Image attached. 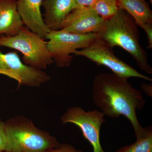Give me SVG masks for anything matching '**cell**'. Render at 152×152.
<instances>
[{"mask_svg": "<svg viewBox=\"0 0 152 152\" xmlns=\"http://www.w3.org/2000/svg\"><path fill=\"white\" fill-rule=\"evenodd\" d=\"M105 116L96 109L86 111L80 107H73L67 109L61 121L63 124L71 123L78 127L83 136L92 146L93 152H105L100 139L101 126L106 121Z\"/></svg>", "mask_w": 152, "mask_h": 152, "instance_id": "7", "label": "cell"}, {"mask_svg": "<svg viewBox=\"0 0 152 152\" xmlns=\"http://www.w3.org/2000/svg\"><path fill=\"white\" fill-rule=\"evenodd\" d=\"M77 56L84 57L99 65L105 66L119 77L129 78H139L152 81V79L142 75L133 67L120 59L114 54L113 48L98 37L89 45L73 53Z\"/></svg>", "mask_w": 152, "mask_h": 152, "instance_id": "6", "label": "cell"}, {"mask_svg": "<svg viewBox=\"0 0 152 152\" xmlns=\"http://www.w3.org/2000/svg\"><path fill=\"white\" fill-rule=\"evenodd\" d=\"M92 7L106 20L113 16L119 9L117 0H97Z\"/></svg>", "mask_w": 152, "mask_h": 152, "instance_id": "15", "label": "cell"}, {"mask_svg": "<svg viewBox=\"0 0 152 152\" xmlns=\"http://www.w3.org/2000/svg\"><path fill=\"white\" fill-rule=\"evenodd\" d=\"M105 21L92 7H76L68 14L60 30L77 34L98 33Z\"/></svg>", "mask_w": 152, "mask_h": 152, "instance_id": "9", "label": "cell"}, {"mask_svg": "<svg viewBox=\"0 0 152 152\" xmlns=\"http://www.w3.org/2000/svg\"><path fill=\"white\" fill-rule=\"evenodd\" d=\"M75 8L80 7H92L97 0H74Z\"/></svg>", "mask_w": 152, "mask_h": 152, "instance_id": "18", "label": "cell"}, {"mask_svg": "<svg viewBox=\"0 0 152 152\" xmlns=\"http://www.w3.org/2000/svg\"><path fill=\"white\" fill-rule=\"evenodd\" d=\"M97 33L77 34L62 30L50 31L45 39L54 63L62 68L70 66L73 57L72 54L78 49L86 48L98 38Z\"/></svg>", "mask_w": 152, "mask_h": 152, "instance_id": "5", "label": "cell"}, {"mask_svg": "<svg viewBox=\"0 0 152 152\" xmlns=\"http://www.w3.org/2000/svg\"><path fill=\"white\" fill-rule=\"evenodd\" d=\"M146 133L141 138L132 145L121 147L114 152H152V126L145 127Z\"/></svg>", "mask_w": 152, "mask_h": 152, "instance_id": "14", "label": "cell"}, {"mask_svg": "<svg viewBox=\"0 0 152 152\" xmlns=\"http://www.w3.org/2000/svg\"><path fill=\"white\" fill-rule=\"evenodd\" d=\"M48 152H83L76 149L72 145L66 143L61 144L58 148L50 150Z\"/></svg>", "mask_w": 152, "mask_h": 152, "instance_id": "17", "label": "cell"}, {"mask_svg": "<svg viewBox=\"0 0 152 152\" xmlns=\"http://www.w3.org/2000/svg\"><path fill=\"white\" fill-rule=\"evenodd\" d=\"M7 145V135H6L5 123L0 119V151L4 152L6 149Z\"/></svg>", "mask_w": 152, "mask_h": 152, "instance_id": "16", "label": "cell"}, {"mask_svg": "<svg viewBox=\"0 0 152 152\" xmlns=\"http://www.w3.org/2000/svg\"><path fill=\"white\" fill-rule=\"evenodd\" d=\"M42 6L44 21L50 31L61 29L68 14L75 8L74 0H45Z\"/></svg>", "mask_w": 152, "mask_h": 152, "instance_id": "11", "label": "cell"}, {"mask_svg": "<svg viewBox=\"0 0 152 152\" xmlns=\"http://www.w3.org/2000/svg\"><path fill=\"white\" fill-rule=\"evenodd\" d=\"M5 126L7 145L3 152H48L61 145L56 137L21 116L8 120Z\"/></svg>", "mask_w": 152, "mask_h": 152, "instance_id": "3", "label": "cell"}, {"mask_svg": "<svg viewBox=\"0 0 152 152\" xmlns=\"http://www.w3.org/2000/svg\"><path fill=\"white\" fill-rule=\"evenodd\" d=\"M0 75L7 76L18 83V87L38 88L49 81L50 77L41 70L26 65L15 52H0Z\"/></svg>", "mask_w": 152, "mask_h": 152, "instance_id": "8", "label": "cell"}, {"mask_svg": "<svg viewBox=\"0 0 152 152\" xmlns=\"http://www.w3.org/2000/svg\"><path fill=\"white\" fill-rule=\"evenodd\" d=\"M0 152H3L0 151Z\"/></svg>", "mask_w": 152, "mask_h": 152, "instance_id": "21", "label": "cell"}, {"mask_svg": "<svg viewBox=\"0 0 152 152\" xmlns=\"http://www.w3.org/2000/svg\"><path fill=\"white\" fill-rule=\"evenodd\" d=\"M23 26L17 0H0V36L16 35Z\"/></svg>", "mask_w": 152, "mask_h": 152, "instance_id": "12", "label": "cell"}, {"mask_svg": "<svg viewBox=\"0 0 152 152\" xmlns=\"http://www.w3.org/2000/svg\"><path fill=\"white\" fill-rule=\"evenodd\" d=\"M119 8L126 12L145 31L152 28V11L145 0H117Z\"/></svg>", "mask_w": 152, "mask_h": 152, "instance_id": "13", "label": "cell"}, {"mask_svg": "<svg viewBox=\"0 0 152 152\" xmlns=\"http://www.w3.org/2000/svg\"><path fill=\"white\" fill-rule=\"evenodd\" d=\"M128 79L111 73L98 74L93 80L92 97L95 106L105 115L112 118L121 115L126 118L138 140L145 135L146 129L139 123L136 111L145 107V100Z\"/></svg>", "mask_w": 152, "mask_h": 152, "instance_id": "1", "label": "cell"}, {"mask_svg": "<svg viewBox=\"0 0 152 152\" xmlns=\"http://www.w3.org/2000/svg\"><path fill=\"white\" fill-rule=\"evenodd\" d=\"M138 26L133 18L122 9L106 20L103 28L97 33L99 37L113 48L121 47L132 55L140 69L152 74L147 52L140 43Z\"/></svg>", "mask_w": 152, "mask_h": 152, "instance_id": "2", "label": "cell"}, {"mask_svg": "<svg viewBox=\"0 0 152 152\" xmlns=\"http://www.w3.org/2000/svg\"><path fill=\"white\" fill-rule=\"evenodd\" d=\"M150 2L151 3V4H152V0H149Z\"/></svg>", "mask_w": 152, "mask_h": 152, "instance_id": "20", "label": "cell"}, {"mask_svg": "<svg viewBox=\"0 0 152 152\" xmlns=\"http://www.w3.org/2000/svg\"><path fill=\"white\" fill-rule=\"evenodd\" d=\"M45 0H17V8L23 26L45 39L49 29L44 21L41 7Z\"/></svg>", "mask_w": 152, "mask_h": 152, "instance_id": "10", "label": "cell"}, {"mask_svg": "<svg viewBox=\"0 0 152 152\" xmlns=\"http://www.w3.org/2000/svg\"><path fill=\"white\" fill-rule=\"evenodd\" d=\"M0 47L17 50L23 55V62L37 69H45L53 64L47 41L23 26L13 37L0 36Z\"/></svg>", "mask_w": 152, "mask_h": 152, "instance_id": "4", "label": "cell"}, {"mask_svg": "<svg viewBox=\"0 0 152 152\" xmlns=\"http://www.w3.org/2000/svg\"><path fill=\"white\" fill-rule=\"evenodd\" d=\"M140 88L141 90L147 96L150 97L152 96V83L147 84L142 83L141 84Z\"/></svg>", "mask_w": 152, "mask_h": 152, "instance_id": "19", "label": "cell"}]
</instances>
